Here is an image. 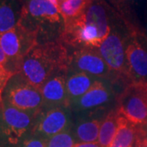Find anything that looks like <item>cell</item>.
Listing matches in <instances>:
<instances>
[{"label": "cell", "instance_id": "28", "mask_svg": "<svg viewBox=\"0 0 147 147\" xmlns=\"http://www.w3.org/2000/svg\"><path fill=\"white\" fill-rule=\"evenodd\" d=\"M144 31V34H145V36L146 38L147 39V22H146V27H145V30H143Z\"/></svg>", "mask_w": 147, "mask_h": 147}, {"label": "cell", "instance_id": "14", "mask_svg": "<svg viewBox=\"0 0 147 147\" xmlns=\"http://www.w3.org/2000/svg\"><path fill=\"white\" fill-rule=\"evenodd\" d=\"M103 116L78 119L74 122L71 130L77 143L78 142H95L98 141L99 131Z\"/></svg>", "mask_w": 147, "mask_h": 147}, {"label": "cell", "instance_id": "26", "mask_svg": "<svg viewBox=\"0 0 147 147\" xmlns=\"http://www.w3.org/2000/svg\"><path fill=\"white\" fill-rule=\"evenodd\" d=\"M137 143H138V146L139 147H147V137L146 138H139L137 140Z\"/></svg>", "mask_w": 147, "mask_h": 147}, {"label": "cell", "instance_id": "21", "mask_svg": "<svg viewBox=\"0 0 147 147\" xmlns=\"http://www.w3.org/2000/svg\"><path fill=\"white\" fill-rule=\"evenodd\" d=\"M77 143L71 129L64 131L46 141V147H74Z\"/></svg>", "mask_w": 147, "mask_h": 147}, {"label": "cell", "instance_id": "1", "mask_svg": "<svg viewBox=\"0 0 147 147\" xmlns=\"http://www.w3.org/2000/svg\"><path fill=\"white\" fill-rule=\"evenodd\" d=\"M111 29L110 8L103 0H96L82 16L64 22L60 41L76 49H98L109 36Z\"/></svg>", "mask_w": 147, "mask_h": 147}, {"label": "cell", "instance_id": "30", "mask_svg": "<svg viewBox=\"0 0 147 147\" xmlns=\"http://www.w3.org/2000/svg\"><path fill=\"white\" fill-rule=\"evenodd\" d=\"M1 105H2V98H0V110H1Z\"/></svg>", "mask_w": 147, "mask_h": 147}, {"label": "cell", "instance_id": "27", "mask_svg": "<svg viewBox=\"0 0 147 147\" xmlns=\"http://www.w3.org/2000/svg\"><path fill=\"white\" fill-rule=\"evenodd\" d=\"M49 1H51L52 3H53L54 5H56V7L57 6V3H58V0H49Z\"/></svg>", "mask_w": 147, "mask_h": 147}, {"label": "cell", "instance_id": "5", "mask_svg": "<svg viewBox=\"0 0 147 147\" xmlns=\"http://www.w3.org/2000/svg\"><path fill=\"white\" fill-rule=\"evenodd\" d=\"M128 34L129 30L123 34L120 28L114 25L109 36L97 49L118 81H122L125 85L132 82L129 76L126 57Z\"/></svg>", "mask_w": 147, "mask_h": 147}, {"label": "cell", "instance_id": "20", "mask_svg": "<svg viewBox=\"0 0 147 147\" xmlns=\"http://www.w3.org/2000/svg\"><path fill=\"white\" fill-rule=\"evenodd\" d=\"M18 21L11 6L5 2L0 3V33L11 30Z\"/></svg>", "mask_w": 147, "mask_h": 147}, {"label": "cell", "instance_id": "19", "mask_svg": "<svg viewBox=\"0 0 147 147\" xmlns=\"http://www.w3.org/2000/svg\"><path fill=\"white\" fill-rule=\"evenodd\" d=\"M116 11V13L123 21L128 30L137 28L132 20V8L137 0H107Z\"/></svg>", "mask_w": 147, "mask_h": 147}, {"label": "cell", "instance_id": "7", "mask_svg": "<svg viewBox=\"0 0 147 147\" xmlns=\"http://www.w3.org/2000/svg\"><path fill=\"white\" fill-rule=\"evenodd\" d=\"M38 39V32L24 26L20 21L11 30L0 33V47L10 60L15 73L21 59L39 43Z\"/></svg>", "mask_w": 147, "mask_h": 147}, {"label": "cell", "instance_id": "29", "mask_svg": "<svg viewBox=\"0 0 147 147\" xmlns=\"http://www.w3.org/2000/svg\"><path fill=\"white\" fill-rule=\"evenodd\" d=\"M138 139H139V138H138ZM138 139H137V140H138ZM130 147H139L138 146V143H137V141L135 142V144H134V145H132V146Z\"/></svg>", "mask_w": 147, "mask_h": 147}, {"label": "cell", "instance_id": "13", "mask_svg": "<svg viewBox=\"0 0 147 147\" xmlns=\"http://www.w3.org/2000/svg\"><path fill=\"white\" fill-rule=\"evenodd\" d=\"M66 74H57L47 79L42 85L40 88L43 100L42 110L59 107L69 108Z\"/></svg>", "mask_w": 147, "mask_h": 147}, {"label": "cell", "instance_id": "18", "mask_svg": "<svg viewBox=\"0 0 147 147\" xmlns=\"http://www.w3.org/2000/svg\"><path fill=\"white\" fill-rule=\"evenodd\" d=\"M92 0H59L57 8L64 22L82 16L88 8Z\"/></svg>", "mask_w": 147, "mask_h": 147}, {"label": "cell", "instance_id": "15", "mask_svg": "<svg viewBox=\"0 0 147 147\" xmlns=\"http://www.w3.org/2000/svg\"><path fill=\"white\" fill-rule=\"evenodd\" d=\"M98 79L83 72L69 71L66 74V91L69 105L81 97L93 86Z\"/></svg>", "mask_w": 147, "mask_h": 147}, {"label": "cell", "instance_id": "12", "mask_svg": "<svg viewBox=\"0 0 147 147\" xmlns=\"http://www.w3.org/2000/svg\"><path fill=\"white\" fill-rule=\"evenodd\" d=\"M114 98V84L110 81L98 79L85 94L71 102L69 109L75 113L100 111L103 107L110 105Z\"/></svg>", "mask_w": 147, "mask_h": 147}, {"label": "cell", "instance_id": "6", "mask_svg": "<svg viewBox=\"0 0 147 147\" xmlns=\"http://www.w3.org/2000/svg\"><path fill=\"white\" fill-rule=\"evenodd\" d=\"M2 100L18 110L34 115L42 110L43 104L40 88L30 84L19 73L9 79L3 92Z\"/></svg>", "mask_w": 147, "mask_h": 147}, {"label": "cell", "instance_id": "17", "mask_svg": "<svg viewBox=\"0 0 147 147\" xmlns=\"http://www.w3.org/2000/svg\"><path fill=\"white\" fill-rule=\"evenodd\" d=\"M120 115L116 108L109 111L102 120L98 141L101 147H108L115 136L119 124Z\"/></svg>", "mask_w": 147, "mask_h": 147}, {"label": "cell", "instance_id": "24", "mask_svg": "<svg viewBox=\"0 0 147 147\" xmlns=\"http://www.w3.org/2000/svg\"><path fill=\"white\" fill-rule=\"evenodd\" d=\"M0 64H2L3 65L5 66L6 68H7L8 69H10L11 71H12L13 73H15L13 69H12V65H11L10 60L6 56L5 53L3 51L1 47H0Z\"/></svg>", "mask_w": 147, "mask_h": 147}, {"label": "cell", "instance_id": "23", "mask_svg": "<svg viewBox=\"0 0 147 147\" xmlns=\"http://www.w3.org/2000/svg\"><path fill=\"white\" fill-rule=\"evenodd\" d=\"M17 147H46V140L35 136H30Z\"/></svg>", "mask_w": 147, "mask_h": 147}, {"label": "cell", "instance_id": "9", "mask_svg": "<svg viewBox=\"0 0 147 147\" xmlns=\"http://www.w3.org/2000/svg\"><path fill=\"white\" fill-rule=\"evenodd\" d=\"M72 112L69 108L59 107L41 110L35 116L32 136L48 140L53 136L71 129Z\"/></svg>", "mask_w": 147, "mask_h": 147}, {"label": "cell", "instance_id": "3", "mask_svg": "<svg viewBox=\"0 0 147 147\" xmlns=\"http://www.w3.org/2000/svg\"><path fill=\"white\" fill-rule=\"evenodd\" d=\"M36 115L18 110L2 100L0 147H17L32 136Z\"/></svg>", "mask_w": 147, "mask_h": 147}, {"label": "cell", "instance_id": "4", "mask_svg": "<svg viewBox=\"0 0 147 147\" xmlns=\"http://www.w3.org/2000/svg\"><path fill=\"white\" fill-rule=\"evenodd\" d=\"M119 114L136 126L147 125V82L127 84L117 96Z\"/></svg>", "mask_w": 147, "mask_h": 147}, {"label": "cell", "instance_id": "10", "mask_svg": "<svg viewBox=\"0 0 147 147\" xmlns=\"http://www.w3.org/2000/svg\"><path fill=\"white\" fill-rule=\"evenodd\" d=\"M126 57L131 81L147 82V39L139 27L129 30Z\"/></svg>", "mask_w": 147, "mask_h": 147}, {"label": "cell", "instance_id": "11", "mask_svg": "<svg viewBox=\"0 0 147 147\" xmlns=\"http://www.w3.org/2000/svg\"><path fill=\"white\" fill-rule=\"evenodd\" d=\"M22 16L31 19L30 25H24L34 31L39 32L41 30H57V27L63 29L64 21L58 8L49 0H29L26 9L22 12Z\"/></svg>", "mask_w": 147, "mask_h": 147}, {"label": "cell", "instance_id": "8", "mask_svg": "<svg viewBox=\"0 0 147 147\" xmlns=\"http://www.w3.org/2000/svg\"><path fill=\"white\" fill-rule=\"evenodd\" d=\"M69 71L83 72L101 80L114 84L118 79L104 59L95 48L76 49L69 55Z\"/></svg>", "mask_w": 147, "mask_h": 147}, {"label": "cell", "instance_id": "16", "mask_svg": "<svg viewBox=\"0 0 147 147\" xmlns=\"http://www.w3.org/2000/svg\"><path fill=\"white\" fill-rule=\"evenodd\" d=\"M142 135L140 127L132 124L125 118L120 116L118 130L108 147H130L135 144L138 138H144Z\"/></svg>", "mask_w": 147, "mask_h": 147}, {"label": "cell", "instance_id": "25", "mask_svg": "<svg viewBox=\"0 0 147 147\" xmlns=\"http://www.w3.org/2000/svg\"><path fill=\"white\" fill-rule=\"evenodd\" d=\"M74 147H101L98 142H78Z\"/></svg>", "mask_w": 147, "mask_h": 147}, {"label": "cell", "instance_id": "22", "mask_svg": "<svg viewBox=\"0 0 147 147\" xmlns=\"http://www.w3.org/2000/svg\"><path fill=\"white\" fill-rule=\"evenodd\" d=\"M16 73H13L10 69L6 68L4 65L0 64V98H2L3 92L9 79Z\"/></svg>", "mask_w": 147, "mask_h": 147}, {"label": "cell", "instance_id": "31", "mask_svg": "<svg viewBox=\"0 0 147 147\" xmlns=\"http://www.w3.org/2000/svg\"><path fill=\"white\" fill-rule=\"evenodd\" d=\"M92 1H93V2H94V1H96V0H92Z\"/></svg>", "mask_w": 147, "mask_h": 147}, {"label": "cell", "instance_id": "2", "mask_svg": "<svg viewBox=\"0 0 147 147\" xmlns=\"http://www.w3.org/2000/svg\"><path fill=\"white\" fill-rule=\"evenodd\" d=\"M69 63V54L63 42L47 41L38 43L21 59L16 73L34 87L41 88L53 75L67 73Z\"/></svg>", "mask_w": 147, "mask_h": 147}]
</instances>
